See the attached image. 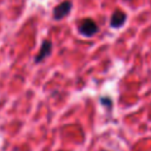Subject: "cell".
<instances>
[{"instance_id": "cell-1", "label": "cell", "mask_w": 151, "mask_h": 151, "mask_svg": "<svg viewBox=\"0 0 151 151\" xmlns=\"http://www.w3.org/2000/svg\"><path fill=\"white\" fill-rule=\"evenodd\" d=\"M98 31H99V27H98L97 22H96L94 20H92L91 18L84 19V20L79 24V26H78V32H79L81 35L86 37V38L93 37L94 34L98 33Z\"/></svg>"}, {"instance_id": "cell-3", "label": "cell", "mask_w": 151, "mask_h": 151, "mask_svg": "<svg viewBox=\"0 0 151 151\" xmlns=\"http://www.w3.org/2000/svg\"><path fill=\"white\" fill-rule=\"evenodd\" d=\"M52 47H53L52 41L48 40V39H45V40L42 41V44H41V47H40L38 54L34 57V63H37V64H38V63H41V61H44L47 57H50L51 53H52Z\"/></svg>"}, {"instance_id": "cell-5", "label": "cell", "mask_w": 151, "mask_h": 151, "mask_svg": "<svg viewBox=\"0 0 151 151\" xmlns=\"http://www.w3.org/2000/svg\"><path fill=\"white\" fill-rule=\"evenodd\" d=\"M100 101L103 103V105H106V106H111V99L110 98H100Z\"/></svg>"}, {"instance_id": "cell-6", "label": "cell", "mask_w": 151, "mask_h": 151, "mask_svg": "<svg viewBox=\"0 0 151 151\" xmlns=\"http://www.w3.org/2000/svg\"><path fill=\"white\" fill-rule=\"evenodd\" d=\"M103 151H104V150H103Z\"/></svg>"}, {"instance_id": "cell-2", "label": "cell", "mask_w": 151, "mask_h": 151, "mask_svg": "<svg viewBox=\"0 0 151 151\" xmlns=\"http://www.w3.org/2000/svg\"><path fill=\"white\" fill-rule=\"evenodd\" d=\"M72 6H73V4L68 0L60 2L58 6H55L53 8V19L54 20H61L63 18L67 17L72 9Z\"/></svg>"}, {"instance_id": "cell-4", "label": "cell", "mask_w": 151, "mask_h": 151, "mask_svg": "<svg viewBox=\"0 0 151 151\" xmlns=\"http://www.w3.org/2000/svg\"><path fill=\"white\" fill-rule=\"evenodd\" d=\"M126 21V14L125 12L120 11V9H116L112 15H111V20H110V26L112 28H119L122 27Z\"/></svg>"}]
</instances>
